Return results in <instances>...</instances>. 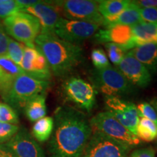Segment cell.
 <instances>
[{
    "mask_svg": "<svg viewBox=\"0 0 157 157\" xmlns=\"http://www.w3.org/2000/svg\"><path fill=\"white\" fill-rule=\"evenodd\" d=\"M54 129L48 143L50 157H82L93 134L90 121L82 111L69 106L58 107Z\"/></svg>",
    "mask_w": 157,
    "mask_h": 157,
    "instance_id": "obj_1",
    "label": "cell"
},
{
    "mask_svg": "<svg viewBox=\"0 0 157 157\" xmlns=\"http://www.w3.org/2000/svg\"><path fill=\"white\" fill-rule=\"evenodd\" d=\"M35 47L46 58L51 72L57 77L68 76L84 60L80 45L63 40L55 33L40 32Z\"/></svg>",
    "mask_w": 157,
    "mask_h": 157,
    "instance_id": "obj_2",
    "label": "cell"
},
{
    "mask_svg": "<svg viewBox=\"0 0 157 157\" xmlns=\"http://www.w3.org/2000/svg\"><path fill=\"white\" fill-rule=\"evenodd\" d=\"M50 86L49 81L38 79L23 73L15 80L9 93L3 100L17 112L23 111L25 105L33 98L46 94Z\"/></svg>",
    "mask_w": 157,
    "mask_h": 157,
    "instance_id": "obj_3",
    "label": "cell"
},
{
    "mask_svg": "<svg viewBox=\"0 0 157 157\" xmlns=\"http://www.w3.org/2000/svg\"><path fill=\"white\" fill-rule=\"evenodd\" d=\"M2 25L8 36L25 47L35 48V40L41 32V25L32 15L20 11L4 19Z\"/></svg>",
    "mask_w": 157,
    "mask_h": 157,
    "instance_id": "obj_4",
    "label": "cell"
},
{
    "mask_svg": "<svg viewBox=\"0 0 157 157\" xmlns=\"http://www.w3.org/2000/svg\"><path fill=\"white\" fill-rule=\"evenodd\" d=\"M90 79L95 89L105 96L126 95L134 92V87L117 68L110 66L91 71Z\"/></svg>",
    "mask_w": 157,
    "mask_h": 157,
    "instance_id": "obj_5",
    "label": "cell"
},
{
    "mask_svg": "<svg viewBox=\"0 0 157 157\" xmlns=\"http://www.w3.org/2000/svg\"><path fill=\"white\" fill-rule=\"evenodd\" d=\"M62 93L66 100L78 109L90 112L96 103V90L89 82L77 76H71L63 82Z\"/></svg>",
    "mask_w": 157,
    "mask_h": 157,
    "instance_id": "obj_6",
    "label": "cell"
},
{
    "mask_svg": "<svg viewBox=\"0 0 157 157\" xmlns=\"http://www.w3.org/2000/svg\"><path fill=\"white\" fill-rule=\"evenodd\" d=\"M53 2L64 18L103 25V17L98 10V1L64 0Z\"/></svg>",
    "mask_w": 157,
    "mask_h": 157,
    "instance_id": "obj_7",
    "label": "cell"
},
{
    "mask_svg": "<svg viewBox=\"0 0 157 157\" xmlns=\"http://www.w3.org/2000/svg\"><path fill=\"white\" fill-rule=\"evenodd\" d=\"M92 128L123 144L133 148L140 144V139L133 135L108 111L100 112L90 120Z\"/></svg>",
    "mask_w": 157,
    "mask_h": 157,
    "instance_id": "obj_8",
    "label": "cell"
},
{
    "mask_svg": "<svg viewBox=\"0 0 157 157\" xmlns=\"http://www.w3.org/2000/svg\"><path fill=\"white\" fill-rule=\"evenodd\" d=\"M130 148L103 133L92 134L82 157H127Z\"/></svg>",
    "mask_w": 157,
    "mask_h": 157,
    "instance_id": "obj_9",
    "label": "cell"
},
{
    "mask_svg": "<svg viewBox=\"0 0 157 157\" xmlns=\"http://www.w3.org/2000/svg\"><path fill=\"white\" fill-rule=\"evenodd\" d=\"M99 25L84 21H72L61 17L55 27L57 36L74 44H78L93 36L99 29Z\"/></svg>",
    "mask_w": 157,
    "mask_h": 157,
    "instance_id": "obj_10",
    "label": "cell"
},
{
    "mask_svg": "<svg viewBox=\"0 0 157 157\" xmlns=\"http://www.w3.org/2000/svg\"><path fill=\"white\" fill-rule=\"evenodd\" d=\"M104 104L106 111L111 113L129 132L137 136V126L140 117L137 106L134 103L117 96H105Z\"/></svg>",
    "mask_w": 157,
    "mask_h": 157,
    "instance_id": "obj_11",
    "label": "cell"
},
{
    "mask_svg": "<svg viewBox=\"0 0 157 157\" xmlns=\"http://www.w3.org/2000/svg\"><path fill=\"white\" fill-rule=\"evenodd\" d=\"M5 145L16 157H45L42 147L25 127H20L16 134Z\"/></svg>",
    "mask_w": 157,
    "mask_h": 157,
    "instance_id": "obj_12",
    "label": "cell"
},
{
    "mask_svg": "<svg viewBox=\"0 0 157 157\" xmlns=\"http://www.w3.org/2000/svg\"><path fill=\"white\" fill-rule=\"evenodd\" d=\"M20 67L25 74L44 81H50L52 72L44 56L36 47H25L23 60Z\"/></svg>",
    "mask_w": 157,
    "mask_h": 157,
    "instance_id": "obj_13",
    "label": "cell"
},
{
    "mask_svg": "<svg viewBox=\"0 0 157 157\" xmlns=\"http://www.w3.org/2000/svg\"><path fill=\"white\" fill-rule=\"evenodd\" d=\"M117 68L132 85L145 88L151 82L152 76L149 71L133 56L130 50L127 52Z\"/></svg>",
    "mask_w": 157,
    "mask_h": 157,
    "instance_id": "obj_14",
    "label": "cell"
},
{
    "mask_svg": "<svg viewBox=\"0 0 157 157\" xmlns=\"http://www.w3.org/2000/svg\"><path fill=\"white\" fill-rule=\"evenodd\" d=\"M21 12L32 15L38 19L41 25V32L54 33L55 27L61 17L53 1H39L35 5L21 10Z\"/></svg>",
    "mask_w": 157,
    "mask_h": 157,
    "instance_id": "obj_15",
    "label": "cell"
},
{
    "mask_svg": "<svg viewBox=\"0 0 157 157\" xmlns=\"http://www.w3.org/2000/svg\"><path fill=\"white\" fill-rule=\"evenodd\" d=\"M96 41L100 43H113L128 51L136 47L132 34V26L116 25L101 29L95 34Z\"/></svg>",
    "mask_w": 157,
    "mask_h": 157,
    "instance_id": "obj_16",
    "label": "cell"
},
{
    "mask_svg": "<svg viewBox=\"0 0 157 157\" xmlns=\"http://www.w3.org/2000/svg\"><path fill=\"white\" fill-rule=\"evenodd\" d=\"M24 72L7 56H0V95H7L15 80Z\"/></svg>",
    "mask_w": 157,
    "mask_h": 157,
    "instance_id": "obj_17",
    "label": "cell"
},
{
    "mask_svg": "<svg viewBox=\"0 0 157 157\" xmlns=\"http://www.w3.org/2000/svg\"><path fill=\"white\" fill-rule=\"evenodd\" d=\"M143 22L141 20L139 7L132 1L128 6L117 16L103 18V25L105 29L116 25H124L132 26L137 23Z\"/></svg>",
    "mask_w": 157,
    "mask_h": 157,
    "instance_id": "obj_18",
    "label": "cell"
},
{
    "mask_svg": "<svg viewBox=\"0 0 157 157\" xmlns=\"http://www.w3.org/2000/svg\"><path fill=\"white\" fill-rule=\"evenodd\" d=\"M133 56L149 71L157 72V43H149L135 47L130 50Z\"/></svg>",
    "mask_w": 157,
    "mask_h": 157,
    "instance_id": "obj_19",
    "label": "cell"
},
{
    "mask_svg": "<svg viewBox=\"0 0 157 157\" xmlns=\"http://www.w3.org/2000/svg\"><path fill=\"white\" fill-rule=\"evenodd\" d=\"M132 30L136 47L157 43V23L140 22L132 25Z\"/></svg>",
    "mask_w": 157,
    "mask_h": 157,
    "instance_id": "obj_20",
    "label": "cell"
},
{
    "mask_svg": "<svg viewBox=\"0 0 157 157\" xmlns=\"http://www.w3.org/2000/svg\"><path fill=\"white\" fill-rule=\"evenodd\" d=\"M23 111L27 119L31 121H36L44 117L47 113L46 94L33 98L25 105Z\"/></svg>",
    "mask_w": 157,
    "mask_h": 157,
    "instance_id": "obj_21",
    "label": "cell"
},
{
    "mask_svg": "<svg viewBox=\"0 0 157 157\" xmlns=\"http://www.w3.org/2000/svg\"><path fill=\"white\" fill-rule=\"evenodd\" d=\"M54 129V119L51 117H44L36 121L32 127L31 135L39 142L43 143L50 138Z\"/></svg>",
    "mask_w": 157,
    "mask_h": 157,
    "instance_id": "obj_22",
    "label": "cell"
},
{
    "mask_svg": "<svg viewBox=\"0 0 157 157\" xmlns=\"http://www.w3.org/2000/svg\"><path fill=\"white\" fill-rule=\"evenodd\" d=\"M98 10L103 18L119 15L130 3L129 0H101L98 1Z\"/></svg>",
    "mask_w": 157,
    "mask_h": 157,
    "instance_id": "obj_23",
    "label": "cell"
},
{
    "mask_svg": "<svg viewBox=\"0 0 157 157\" xmlns=\"http://www.w3.org/2000/svg\"><path fill=\"white\" fill-rule=\"evenodd\" d=\"M137 137L145 142H151L157 138V124L140 117L137 126Z\"/></svg>",
    "mask_w": 157,
    "mask_h": 157,
    "instance_id": "obj_24",
    "label": "cell"
},
{
    "mask_svg": "<svg viewBox=\"0 0 157 157\" xmlns=\"http://www.w3.org/2000/svg\"><path fill=\"white\" fill-rule=\"evenodd\" d=\"M25 47V45L23 44L22 43L17 42L15 39L9 37L6 56L17 66H21L23 53H24Z\"/></svg>",
    "mask_w": 157,
    "mask_h": 157,
    "instance_id": "obj_25",
    "label": "cell"
},
{
    "mask_svg": "<svg viewBox=\"0 0 157 157\" xmlns=\"http://www.w3.org/2000/svg\"><path fill=\"white\" fill-rule=\"evenodd\" d=\"M105 48L108 52V56L110 61L115 66H118L128 51L124 49L119 45L113 44V43H105Z\"/></svg>",
    "mask_w": 157,
    "mask_h": 157,
    "instance_id": "obj_26",
    "label": "cell"
},
{
    "mask_svg": "<svg viewBox=\"0 0 157 157\" xmlns=\"http://www.w3.org/2000/svg\"><path fill=\"white\" fill-rule=\"evenodd\" d=\"M0 122L17 125L19 118L17 111L6 103H0Z\"/></svg>",
    "mask_w": 157,
    "mask_h": 157,
    "instance_id": "obj_27",
    "label": "cell"
},
{
    "mask_svg": "<svg viewBox=\"0 0 157 157\" xmlns=\"http://www.w3.org/2000/svg\"><path fill=\"white\" fill-rule=\"evenodd\" d=\"M21 9L17 0H0V18H7L18 13Z\"/></svg>",
    "mask_w": 157,
    "mask_h": 157,
    "instance_id": "obj_28",
    "label": "cell"
},
{
    "mask_svg": "<svg viewBox=\"0 0 157 157\" xmlns=\"http://www.w3.org/2000/svg\"><path fill=\"white\" fill-rule=\"evenodd\" d=\"M91 59L95 69H103L111 66L106 54L101 48H95L92 50Z\"/></svg>",
    "mask_w": 157,
    "mask_h": 157,
    "instance_id": "obj_29",
    "label": "cell"
},
{
    "mask_svg": "<svg viewBox=\"0 0 157 157\" xmlns=\"http://www.w3.org/2000/svg\"><path fill=\"white\" fill-rule=\"evenodd\" d=\"M17 125L0 122V144L7 143L19 130Z\"/></svg>",
    "mask_w": 157,
    "mask_h": 157,
    "instance_id": "obj_30",
    "label": "cell"
},
{
    "mask_svg": "<svg viewBox=\"0 0 157 157\" xmlns=\"http://www.w3.org/2000/svg\"><path fill=\"white\" fill-rule=\"evenodd\" d=\"M137 110L139 117L146 118L157 124V113L151 104L148 102L139 103L137 106Z\"/></svg>",
    "mask_w": 157,
    "mask_h": 157,
    "instance_id": "obj_31",
    "label": "cell"
},
{
    "mask_svg": "<svg viewBox=\"0 0 157 157\" xmlns=\"http://www.w3.org/2000/svg\"><path fill=\"white\" fill-rule=\"evenodd\" d=\"M139 11L143 22L157 23V9L139 8Z\"/></svg>",
    "mask_w": 157,
    "mask_h": 157,
    "instance_id": "obj_32",
    "label": "cell"
},
{
    "mask_svg": "<svg viewBox=\"0 0 157 157\" xmlns=\"http://www.w3.org/2000/svg\"><path fill=\"white\" fill-rule=\"evenodd\" d=\"M9 37L10 36L7 34L5 30L2 22L0 21V56H6L7 55Z\"/></svg>",
    "mask_w": 157,
    "mask_h": 157,
    "instance_id": "obj_33",
    "label": "cell"
},
{
    "mask_svg": "<svg viewBox=\"0 0 157 157\" xmlns=\"http://www.w3.org/2000/svg\"><path fill=\"white\" fill-rule=\"evenodd\" d=\"M129 157H156V150L152 147L135 149Z\"/></svg>",
    "mask_w": 157,
    "mask_h": 157,
    "instance_id": "obj_34",
    "label": "cell"
},
{
    "mask_svg": "<svg viewBox=\"0 0 157 157\" xmlns=\"http://www.w3.org/2000/svg\"><path fill=\"white\" fill-rule=\"evenodd\" d=\"M139 8H156L157 9V0H137L132 1Z\"/></svg>",
    "mask_w": 157,
    "mask_h": 157,
    "instance_id": "obj_35",
    "label": "cell"
},
{
    "mask_svg": "<svg viewBox=\"0 0 157 157\" xmlns=\"http://www.w3.org/2000/svg\"><path fill=\"white\" fill-rule=\"evenodd\" d=\"M0 157H16L5 144H0Z\"/></svg>",
    "mask_w": 157,
    "mask_h": 157,
    "instance_id": "obj_36",
    "label": "cell"
},
{
    "mask_svg": "<svg viewBox=\"0 0 157 157\" xmlns=\"http://www.w3.org/2000/svg\"><path fill=\"white\" fill-rule=\"evenodd\" d=\"M151 104L152 106L154 108V109L156 110V111L157 113V98H153V99L151 100Z\"/></svg>",
    "mask_w": 157,
    "mask_h": 157,
    "instance_id": "obj_37",
    "label": "cell"
},
{
    "mask_svg": "<svg viewBox=\"0 0 157 157\" xmlns=\"http://www.w3.org/2000/svg\"><path fill=\"white\" fill-rule=\"evenodd\" d=\"M127 157H129V156H127Z\"/></svg>",
    "mask_w": 157,
    "mask_h": 157,
    "instance_id": "obj_38",
    "label": "cell"
}]
</instances>
